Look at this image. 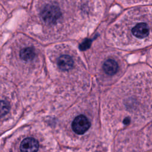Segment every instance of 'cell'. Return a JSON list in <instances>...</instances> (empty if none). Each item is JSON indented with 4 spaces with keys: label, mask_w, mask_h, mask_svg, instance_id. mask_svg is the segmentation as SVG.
I'll return each mask as SVG.
<instances>
[{
    "label": "cell",
    "mask_w": 152,
    "mask_h": 152,
    "mask_svg": "<svg viewBox=\"0 0 152 152\" xmlns=\"http://www.w3.org/2000/svg\"><path fill=\"white\" fill-rule=\"evenodd\" d=\"M119 59V58L112 55V56L104 60L102 65V69L106 76L113 78L119 75L122 71L123 64Z\"/></svg>",
    "instance_id": "5b68a950"
},
{
    "label": "cell",
    "mask_w": 152,
    "mask_h": 152,
    "mask_svg": "<svg viewBox=\"0 0 152 152\" xmlns=\"http://www.w3.org/2000/svg\"><path fill=\"white\" fill-rule=\"evenodd\" d=\"M0 152H6L4 147V141L2 136L0 137Z\"/></svg>",
    "instance_id": "9c48e42d"
},
{
    "label": "cell",
    "mask_w": 152,
    "mask_h": 152,
    "mask_svg": "<svg viewBox=\"0 0 152 152\" xmlns=\"http://www.w3.org/2000/svg\"><path fill=\"white\" fill-rule=\"evenodd\" d=\"M42 17L46 23L52 24L57 21L61 16L59 7L55 5H46L42 10Z\"/></svg>",
    "instance_id": "8992f818"
},
{
    "label": "cell",
    "mask_w": 152,
    "mask_h": 152,
    "mask_svg": "<svg viewBox=\"0 0 152 152\" xmlns=\"http://www.w3.org/2000/svg\"><path fill=\"white\" fill-rule=\"evenodd\" d=\"M149 62L151 64V65L152 66V49L150 51V59H149Z\"/></svg>",
    "instance_id": "30bf717a"
},
{
    "label": "cell",
    "mask_w": 152,
    "mask_h": 152,
    "mask_svg": "<svg viewBox=\"0 0 152 152\" xmlns=\"http://www.w3.org/2000/svg\"><path fill=\"white\" fill-rule=\"evenodd\" d=\"M108 34L112 45L118 48L135 49L152 44V7L127 10L112 24Z\"/></svg>",
    "instance_id": "3957f363"
},
{
    "label": "cell",
    "mask_w": 152,
    "mask_h": 152,
    "mask_svg": "<svg viewBox=\"0 0 152 152\" xmlns=\"http://www.w3.org/2000/svg\"><path fill=\"white\" fill-rule=\"evenodd\" d=\"M6 152H65L58 142L49 121L23 117L14 129L2 136Z\"/></svg>",
    "instance_id": "7a4b0ae2"
},
{
    "label": "cell",
    "mask_w": 152,
    "mask_h": 152,
    "mask_svg": "<svg viewBox=\"0 0 152 152\" xmlns=\"http://www.w3.org/2000/svg\"><path fill=\"white\" fill-rule=\"evenodd\" d=\"M58 65L63 71H68L73 65V60L68 55H62L58 59Z\"/></svg>",
    "instance_id": "52a82bcc"
},
{
    "label": "cell",
    "mask_w": 152,
    "mask_h": 152,
    "mask_svg": "<svg viewBox=\"0 0 152 152\" xmlns=\"http://www.w3.org/2000/svg\"><path fill=\"white\" fill-rule=\"evenodd\" d=\"M65 152H74V150H72V149H68V148H66V149Z\"/></svg>",
    "instance_id": "8fae6325"
},
{
    "label": "cell",
    "mask_w": 152,
    "mask_h": 152,
    "mask_svg": "<svg viewBox=\"0 0 152 152\" xmlns=\"http://www.w3.org/2000/svg\"><path fill=\"white\" fill-rule=\"evenodd\" d=\"M24 115L23 103L14 90L0 87V137L16 127Z\"/></svg>",
    "instance_id": "277c9868"
},
{
    "label": "cell",
    "mask_w": 152,
    "mask_h": 152,
    "mask_svg": "<svg viewBox=\"0 0 152 152\" xmlns=\"http://www.w3.org/2000/svg\"><path fill=\"white\" fill-rule=\"evenodd\" d=\"M20 58L25 61H30L35 56V51L34 50L30 47L23 48L21 50Z\"/></svg>",
    "instance_id": "ba28073f"
},
{
    "label": "cell",
    "mask_w": 152,
    "mask_h": 152,
    "mask_svg": "<svg viewBox=\"0 0 152 152\" xmlns=\"http://www.w3.org/2000/svg\"><path fill=\"white\" fill-rule=\"evenodd\" d=\"M89 100L77 102L49 121L53 134L64 148L75 150L91 140L94 106Z\"/></svg>",
    "instance_id": "6da1fadb"
}]
</instances>
